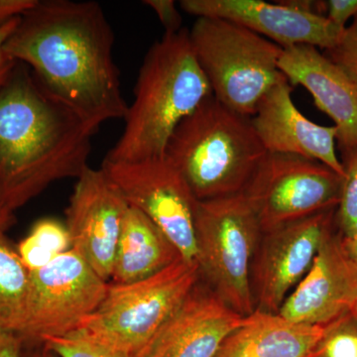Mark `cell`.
I'll list each match as a JSON object with an SVG mask.
<instances>
[{
  "label": "cell",
  "mask_w": 357,
  "mask_h": 357,
  "mask_svg": "<svg viewBox=\"0 0 357 357\" xmlns=\"http://www.w3.org/2000/svg\"><path fill=\"white\" fill-rule=\"evenodd\" d=\"M158 16L165 34H174L183 29V18L173 0H146L143 1Z\"/></svg>",
  "instance_id": "484cf974"
},
{
  "label": "cell",
  "mask_w": 357,
  "mask_h": 357,
  "mask_svg": "<svg viewBox=\"0 0 357 357\" xmlns=\"http://www.w3.org/2000/svg\"><path fill=\"white\" fill-rule=\"evenodd\" d=\"M356 295L357 268L345 255L342 236L335 227L279 314L296 323L326 326L351 312Z\"/></svg>",
  "instance_id": "5bb4252c"
},
{
  "label": "cell",
  "mask_w": 357,
  "mask_h": 357,
  "mask_svg": "<svg viewBox=\"0 0 357 357\" xmlns=\"http://www.w3.org/2000/svg\"><path fill=\"white\" fill-rule=\"evenodd\" d=\"M250 121L268 153L316 160L344 177V165L335 151L337 128L319 126L297 109L292 86L284 75L262 98Z\"/></svg>",
  "instance_id": "9a60e30c"
},
{
  "label": "cell",
  "mask_w": 357,
  "mask_h": 357,
  "mask_svg": "<svg viewBox=\"0 0 357 357\" xmlns=\"http://www.w3.org/2000/svg\"><path fill=\"white\" fill-rule=\"evenodd\" d=\"M342 178L335 220L342 238L357 236V148L344 152Z\"/></svg>",
  "instance_id": "603a6c76"
},
{
  "label": "cell",
  "mask_w": 357,
  "mask_h": 357,
  "mask_svg": "<svg viewBox=\"0 0 357 357\" xmlns=\"http://www.w3.org/2000/svg\"><path fill=\"white\" fill-rule=\"evenodd\" d=\"M181 9L199 17L231 21L264 37L282 49L297 45L333 50L344 29L325 16L298 10L278 1L263 0H183Z\"/></svg>",
  "instance_id": "4fadbf2b"
},
{
  "label": "cell",
  "mask_w": 357,
  "mask_h": 357,
  "mask_svg": "<svg viewBox=\"0 0 357 357\" xmlns=\"http://www.w3.org/2000/svg\"><path fill=\"white\" fill-rule=\"evenodd\" d=\"M114 33L96 1L44 0L20 16L7 55L52 96L100 130L128 112L114 58Z\"/></svg>",
  "instance_id": "6da1fadb"
},
{
  "label": "cell",
  "mask_w": 357,
  "mask_h": 357,
  "mask_svg": "<svg viewBox=\"0 0 357 357\" xmlns=\"http://www.w3.org/2000/svg\"><path fill=\"white\" fill-rule=\"evenodd\" d=\"M279 70L289 83L304 86L335 122L344 152L357 148V89L344 68L310 45L283 49Z\"/></svg>",
  "instance_id": "e0dca14e"
},
{
  "label": "cell",
  "mask_w": 357,
  "mask_h": 357,
  "mask_svg": "<svg viewBox=\"0 0 357 357\" xmlns=\"http://www.w3.org/2000/svg\"><path fill=\"white\" fill-rule=\"evenodd\" d=\"M326 15L331 22L344 29L345 23L357 15V0H330L326 1Z\"/></svg>",
  "instance_id": "83f0119b"
},
{
  "label": "cell",
  "mask_w": 357,
  "mask_h": 357,
  "mask_svg": "<svg viewBox=\"0 0 357 357\" xmlns=\"http://www.w3.org/2000/svg\"><path fill=\"white\" fill-rule=\"evenodd\" d=\"M189 38L213 98L237 114L252 116L283 76L278 67L283 49L231 21L197 18Z\"/></svg>",
  "instance_id": "5b68a950"
},
{
  "label": "cell",
  "mask_w": 357,
  "mask_h": 357,
  "mask_svg": "<svg viewBox=\"0 0 357 357\" xmlns=\"http://www.w3.org/2000/svg\"><path fill=\"white\" fill-rule=\"evenodd\" d=\"M261 234L243 192L197 202L195 238L199 278L243 317L255 311L250 271Z\"/></svg>",
  "instance_id": "52a82bcc"
},
{
  "label": "cell",
  "mask_w": 357,
  "mask_h": 357,
  "mask_svg": "<svg viewBox=\"0 0 357 357\" xmlns=\"http://www.w3.org/2000/svg\"><path fill=\"white\" fill-rule=\"evenodd\" d=\"M342 67V66H340ZM357 89V67H342Z\"/></svg>",
  "instance_id": "836d02e7"
},
{
  "label": "cell",
  "mask_w": 357,
  "mask_h": 357,
  "mask_svg": "<svg viewBox=\"0 0 357 357\" xmlns=\"http://www.w3.org/2000/svg\"><path fill=\"white\" fill-rule=\"evenodd\" d=\"M342 178L316 160L267 152L243 192L266 232L337 208Z\"/></svg>",
  "instance_id": "ba28073f"
},
{
  "label": "cell",
  "mask_w": 357,
  "mask_h": 357,
  "mask_svg": "<svg viewBox=\"0 0 357 357\" xmlns=\"http://www.w3.org/2000/svg\"><path fill=\"white\" fill-rule=\"evenodd\" d=\"M342 246L347 258L357 268V236L351 238H342Z\"/></svg>",
  "instance_id": "d6a6232c"
},
{
  "label": "cell",
  "mask_w": 357,
  "mask_h": 357,
  "mask_svg": "<svg viewBox=\"0 0 357 357\" xmlns=\"http://www.w3.org/2000/svg\"><path fill=\"white\" fill-rule=\"evenodd\" d=\"M266 155L250 117L211 96L174 130L164 158L204 202L243 192Z\"/></svg>",
  "instance_id": "277c9868"
},
{
  "label": "cell",
  "mask_w": 357,
  "mask_h": 357,
  "mask_svg": "<svg viewBox=\"0 0 357 357\" xmlns=\"http://www.w3.org/2000/svg\"><path fill=\"white\" fill-rule=\"evenodd\" d=\"M325 326H309L279 312L255 311L231 331L215 357H307Z\"/></svg>",
  "instance_id": "ac0fdd59"
},
{
  "label": "cell",
  "mask_w": 357,
  "mask_h": 357,
  "mask_svg": "<svg viewBox=\"0 0 357 357\" xmlns=\"http://www.w3.org/2000/svg\"><path fill=\"white\" fill-rule=\"evenodd\" d=\"M337 208L262 232L251 263L255 311H280L284 301L311 268L335 225Z\"/></svg>",
  "instance_id": "30bf717a"
},
{
  "label": "cell",
  "mask_w": 357,
  "mask_h": 357,
  "mask_svg": "<svg viewBox=\"0 0 357 357\" xmlns=\"http://www.w3.org/2000/svg\"><path fill=\"white\" fill-rule=\"evenodd\" d=\"M331 60L342 67H357V15L349 28H345L340 43L328 51Z\"/></svg>",
  "instance_id": "d4e9b609"
},
{
  "label": "cell",
  "mask_w": 357,
  "mask_h": 357,
  "mask_svg": "<svg viewBox=\"0 0 357 357\" xmlns=\"http://www.w3.org/2000/svg\"><path fill=\"white\" fill-rule=\"evenodd\" d=\"M60 357H138L91 340L77 332L65 337L48 338L44 342Z\"/></svg>",
  "instance_id": "cb8c5ba5"
},
{
  "label": "cell",
  "mask_w": 357,
  "mask_h": 357,
  "mask_svg": "<svg viewBox=\"0 0 357 357\" xmlns=\"http://www.w3.org/2000/svg\"><path fill=\"white\" fill-rule=\"evenodd\" d=\"M37 0H0V25L20 17L36 4Z\"/></svg>",
  "instance_id": "f1b7e54d"
},
{
  "label": "cell",
  "mask_w": 357,
  "mask_h": 357,
  "mask_svg": "<svg viewBox=\"0 0 357 357\" xmlns=\"http://www.w3.org/2000/svg\"><path fill=\"white\" fill-rule=\"evenodd\" d=\"M245 317L230 309L204 282L194 286L138 357H215Z\"/></svg>",
  "instance_id": "2e32d148"
},
{
  "label": "cell",
  "mask_w": 357,
  "mask_h": 357,
  "mask_svg": "<svg viewBox=\"0 0 357 357\" xmlns=\"http://www.w3.org/2000/svg\"><path fill=\"white\" fill-rule=\"evenodd\" d=\"M180 251L142 211L129 206L109 283L126 285L153 276L181 259Z\"/></svg>",
  "instance_id": "d6986e66"
},
{
  "label": "cell",
  "mask_w": 357,
  "mask_h": 357,
  "mask_svg": "<svg viewBox=\"0 0 357 357\" xmlns=\"http://www.w3.org/2000/svg\"><path fill=\"white\" fill-rule=\"evenodd\" d=\"M16 222L15 213L7 210L0 202V234H6Z\"/></svg>",
  "instance_id": "1f68e13d"
},
{
  "label": "cell",
  "mask_w": 357,
  "mask_h": 357,
  "mask_svg": "<svg viewBox=\"0 0 357 357\" xmlns=\"http://www.w3.org/2000/svg\"><path fill=\"white\" fill-rule=\"evenodd\" d=\"M70 249L72 241L69 230L66 225L54 218H43L35 222L29 234L16 246L28 271L45 266Z\"/></svg>",
  "instance_id": "44dd1931"
},
{
  "label": "cell",
  "mask_w": 357,
  "mask_h": 357,
  "mask_svg": "<svg viewBox=\"0 0 357 357\" xmlns=\"http://www.w3.org/2000/svg\"><path fill=\"white\" fill-rule=\"evenodd\" d=\"M211 96L189 29L164 34L143 60L123 132L103 161L135 163L164 158L174 130Z\"/></svg>",
  "instance_id": "3957f363"
},
{
  "label": "cell",
  "mask_w": 357,
  "mask_h": 357,
  "mask_svg": "<svg viewBox=\"0 0 357 357\" xmlns=\"http://www.w3.org/2000/svg\"><path fill=\"white\" fill-rule=\"evenodd\" d=\"M102 168L128 204L159 227L188 261L196 262L197 199L165 158L135 163L102 162Z\"/></svg>",
  "instance_id": "8fae6325"
},
{
  "label": "cell",
  "mask_w": 357,
  "mask_h": 357,
  "mask_svg": "<svg viewBox=\"0 0 357 357\" xmlns=\"http://www.w3.org/2000/svg\"><path fill=\"white\" fill-rule=\"evenodd\" d=\"M199 280L197 263L181 258L143 280L126 285L109 283L100 306L74 332L138 356Z\"/></svg>",
  "instance_id": "8992f818"
},
{
  "label": "cell",
  "mask_w": 357,
  "mask_h": 357,
  "mask_svg": "<svg viewBox=\"0 0 357 357\" xmlns=\"http://www.w3.org/2000/svg\"><path fill=\"white\" fill-rule=\"evenodd\" d=\"M29 272L6 234H0V333L17 335L24 325Z\"/></svg>",
  "instance_id": "ffe728a7"
},
{
  "label": "cell",
  "mask_w": 357,
  "mask_h": 357,
  "mask_svg": "<svg viewBox=\"0 0 357 357\" xmlns=\"http://www.w3.org/2000/svg\"><path fill=\"white\" fill-rule=\"evenodd\" d=\"M21 357H60L46 344H23Z\"/></svg>",
  "instance_id": "4dcf8cb0"
},
{
  "label": "cell",
  "mask_w": 357,
  "mask_h": 357,
  "mask_svg": "<svg viewBox=\"0 0 357 357\" xmlns=\"http://www.w3.org/2000/svg\"><path fill=\"white\" fill-rule=\"evenodd\" d=\"M128 208V202L102 167H88L77 178L66 208V227L72 248L107 282L112 278Z\"/></svg>",
  "instance_id": "7c38bea8"
},
{
  "label": "cell",
  "mask_w": 357,
  "mask_h": 357,
  "mask_svg": "<svg viewBox=\"0 0 357 357\" xmlns=\"http://www.w3.org/2000/svg\"><path fill=\"white\" fill-rule=\"evenodd\" d=\"M307 357H357V318L351 312L328 324Z\"/></svg>",
  "instance_id": "7402d4cb"
},
{
  "label": "cell",
  "mask_w": 357,
  "mask_h": 357,
  "mask_svg": "<svg viewBox=\"0 0 357 357\" xmlns=\"http://www.w3.org/2000/svg\"><path fill=\"white\" fill-rule=\"evenodd\" d=\"M28 272L27 312L17 335L23 344H44L76 331L100 306L109 285L73 248Z\"/></svg>",
  "instance_id": "9c48e42d"
},
{
  "label": "cell",
  "mask_w": 357,
  "mask_h": 357,
  "mask_svg": "<svg viewBox=\"0 0 357 357\" xmlns=\"http://www.w3.org/2000/svg\"><path fill=\"white\" fill-rule=\"evenodd\" d=\"M96 132L17 63L0 89V202L15 213L53 183L79 178Z\"/></svg>",
  "instance_id": "7a4b0ae2"
},
{
  "label": "cell",
  "mask_w": 357,
  "mask_h": 357,
  "mask_svg": "<svg viewBox=\"0 0 357 357\" xmlns=\"http://www.w3.org/2000/svg\"><path fill=\"white\" fill-rule=\"evenodd\" d=\"M23 342L14 333H0V357H21Z\"/></svg>",
  "instance_id": "f546056e"
},
{
  "label": "cell",
  "mask_w": 357,
  "mask_h": 357,
  "mask_svg": "<svg viewBox=\"0 0 357 357\" xmlns=\"http://www.w3.org/2000/svg\"><path fill=\"white\" fill-rule=\"evenodd\" d=\"M20 17L13 18L0 25V89L6 84L9 77L11 76L14 69H15L17 62L7 55L4 45L7 39L9 38L16 26L20 22Z\"/></svg>",
  "instance_id": "4316f807"
},
{
  "label": "cell",
  "mask_w": 357,
  "mask_h": 357,
  "mask_svg": "<svg viewBox=\"0 0 357 357\" xmlns=\"http://www.w3.org/2000/svg\"><path fill=\"white\" fill-rule=\"evenodd\" d=\"M351 312L357 318V295H356V301H354V306H352V307H351Z\"/></svg>",
  "instance_id": "e575fe53"
}]
</instances>
